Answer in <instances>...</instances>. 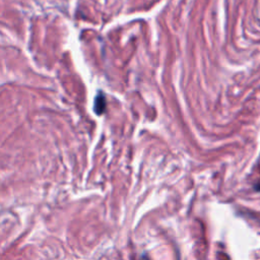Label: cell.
Here are the masks:
<instances>
[{
  "mask_svg": "<svg viewBox=\"0 0 260 260\" xmlns=\"http://www.w3.org/2000/svg\"><path fill=\"white\" fill-rule=\"evenodd\" d=\"M105 109H106V99L103 92L100 91L94 98L93 110L96 115H102L105 112Z\"/></svg>",
  "mask_w": 260,
  "mask_h": 260,
  "instance_id": "1",
  "label": "cell"
}]
</instances>
